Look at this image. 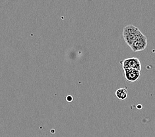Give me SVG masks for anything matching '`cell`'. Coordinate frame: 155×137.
Masks as SVG:
<instances>
[{
    "label": "cell",
    "mask_w": 155,
    "mask_h": 137,
    "mask_svg": "<svg viewBox=\"0 0 155 137\" xmlns=\"http://www.w3.org/2000/svg\"><path fill=\"white\" fill-rule=\"evenodd\" d=\"M142 34L143 33L137 27L132 24L125 26L123 30L124 39L127 45H128L130 47L137 38Z\"/></svg>",
    "instance_id": "cell-1"
},
{
    "label": "cell",
    "mask_w": 155,
    "mask_h": 137,
    "mask_svg": "<svg viewBox=\"0 0 155 137\" xmlns=\"http://www.w3.org/2000/svg\"><path fill=\"white\" fill-rule=\"evenodd\" d=\"M124 70L126 69H136L141 71V64L139 60L137 57L127 58L120 62Z\"/></svg>",
    "instance_id": "cell-2"
},
{
    "label": "cell",
    "mask_w": 155,
    "mask_h": 137,
    "mask_svg": "<svg viewBox=\"0 0 155 137\" xmlns=\"http://www.w3.org/2000/svg\"><path fill=\"white\" fill-rule=\"evenodd\" d=\"M147 46V38L146 36L143 34L140 35L139 37L137 38L135 40L134 44H132L131 49L134 52H137V51H141L144 50Z\"/></svg>",
    "instance_id": "cell-3"
},
{
    "label": "cell",
    "mask_w": 155,
    "mask_h": 137,
    "mask_svg": "<svg viewBox=\"0 0 155 137\" xmlns=\"http://www.w3.org/2000/svg\"><path fill=\"white\" fill-rule=\"evenodd\" d=\"M124 75L125 79L129 82H135L140 77V71L136 69H126L124 70Z\"/></svg>",
    "instance_id": "cell-4"
},
{
    "label": "cell",
    "mask_w": 155,
    "mask_h": 137,
    "mask_svg": "<svg viewBox=\"0 0 155 137\" xmlns=\"http://www.w3.org/2000/svg\"><path fill=\"white\" fill-rule=\"evenodd\" d=\"M115 94L116 97L120 99V100H124V99L127 98V88H119V89L116 90Z\"/></svg>",
    "instance_id": "cell-5"
},
{
    "label": "cell",
    "mask_w": 155,
    "mask_h": 137,
    "mask_svg": "<svg viewBox=\"0 0 155 137\" xmlns=\"http://www.w3.org/2000/svg\"><path fill=\"white\" fill-rule=\"evenodd\" d=\"M66 100H67V102H71L73 100V98L71 96H68L67 97H66Z\"/></svg>",
    "instance_id": "cell-6"
},
{
    "label": "cell",
    "mask_w": 155,
    "mask_h": 137,
    "mask_svg": "<svg viewBox=\"0 0 155 137\" xmlns=\"http://www.w3.org/2000/svg\"><path fill=\"white\" fill-rule=\"evenodd\" d=\"M141 105H138L137 106V108H141Z\"/></svg>",
    "instance_id": "cell-7"
},
{
    "label": "cell",
    "mask_w": 155,
    "mask_h": 137,
    "mask_svg": "<svg viewBox=\"0 0 155 137\" xmlns=\"http://www.w3.org/2000/svg\"><path fill=\"white\" fill-rule=\"evenodd\" d=\"M88 1H91V0H88Z\"/></svg>",
    "instance_id": "cell-8"
}]
</instances>
